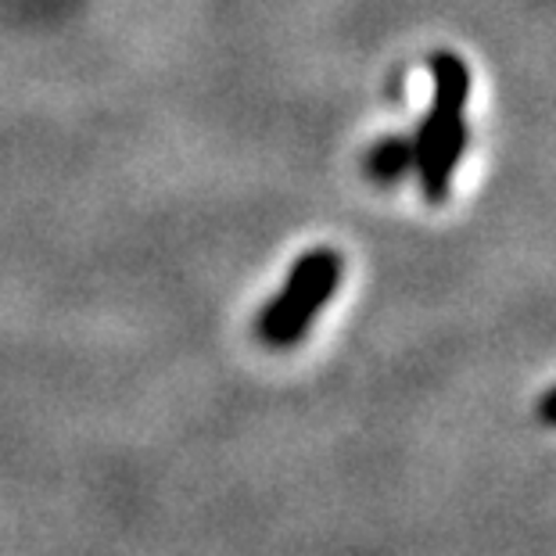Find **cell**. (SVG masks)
Returning <instances> with one entry per match:
<instances>
[{
	"label": "cell",
	"mask_w": 556,
	"mask_h": 556,
	"mask_svg": "<svg viewBox=\"0 0 556 556\" xmlns=\"http://www.w3.org/2000/svg\"><path fill=\"white\" fill-rule=\"evenodd\" d=\"M431 109L417 134V180L428 201H445L453 194L456 169L467 151V101H470V68L459 54H434L431 62Z\"/></svg>",
	"instance_id": "1"
},
{
	"label": "cell",
	"mask_w": 556,
	"mask_h": 556,
	"mask_svg": "<svg viewBox=\"0 0 556 556\" xmlns=\"http://www.w3.org/2000/svg\"><path fill=\"white\" fill-rule=\"evenodd\" d=\"M341 274H345V258L334 248H316L305 252L299 263L291 266L283 288L269 299V305L258 316V338L269 349H291L309 334L316 316L324 313V305L334 299L341 288Z\"/></svg>",
	"instance_id": "2"
},
{
	"label": "cell",
	"mask_w": 556,
	"mask_h": 556,
	"mask_svg": "<svg viewBox=\"0 0 556 556\" xmlns=\"http://www.w3.org/2000/svg\"><path fill=\"white\" fill-rule=\"evenodd\" d=\"M539 417H542V424H546V428H556V384L539 399Z\"/></svg>",
	"instance_id": "3"
}]
</instances>
